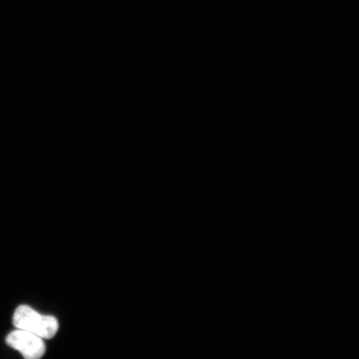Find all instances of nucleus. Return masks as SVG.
Wrapping results in <instances>:
<instances>
[{
  "instance_id": "obj_2",
  "label": "nucleus",
  "mask_w": 359,
  "mask_h": 359,
  "mask_svg": "<svg viewBox=\"0 0 359 359\" xmlns=\"http://www.w3.org/2000/svg\"><path fill=\"white\" fill-rule=\"evenodd\" d=\"M6 343L25 359H41L46 352L43 339L29 331L16 329L7 336Z\"/></svg>"
},
{
  "instance_id": "obj_1",
  "label": "nucleus",
  "mask_w": 359,
  "mask_h": 359,
  "mask_svg": "<svg viewBox=\"0 0 359 359\" xmlns=\"http://www.w3.org/2000/svg\"><path fill=\"white\" fill-rule=\"evenodd\" d=\"M13 324L16 329L29 331L43 339H50L60 329L55 317L39 313L29 305H20L13 317Z\"/></svg>"
}]
</instances>
